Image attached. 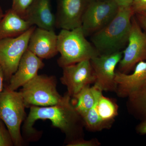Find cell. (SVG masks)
Returning a JSON list of instances; mask_svg holds the SVG:
<instances>
[{"label": "cell", "instance_id": "e0dca14e", "mask_svg": "<svg viewBox=\"0 0 146 146\" xmlns=\"http://www.w3.org/2000/svg\"><path fill=\"white\" fill-rule=\"evenodd\" d=\"M86 86L74 96L72 102L77 112L82 118L96 104L98 97L103 91L96 85Z\"/></svg>", "mask_w": 146, "mask_h": 146}, {"label": "cell", "instance_id": "83f0119b", "mask_svg": "<svg viewBox=\"0 0 146 146\" xmlns=\"http://www.w3.org/2000/svg\"><path fill=\"white\" fill-rule=\"evenodd\" d=\"M5 80L4 74L2 68L0 65V94L2 92L4 89V81Z\"/></svg>", "mask_w": 146, "mask_h": 146}, {"label": "cell", "instance_id": "9a60e30c", "mask_svg": "<svg viewBox=\"0 0 146 146\" xmlns=\"http://www.w3.org/2000/svg\"><path fill=\"white\" fill-rule=\"evenodd\" d=\"M23 18L33 26L55 31V15L52 11L50 0H33Z\"/></svg>", "mask_w": 146, "mask_h": 146}, {"label": "cell", "instance_id": "4fadbf2b", "mask_svg": "<svg viewBox=\"0 0 146 146\" xmlns=\"http://www.w3.org/2000/svg\"><path fill=\"white\" fill-rule=\"evenodd\" d=\"M58 35L55 31L36 27L30 38L28 50L41 59H49L58 53Z\"/></svg>", "mask_w": 146, "mask_h": 146}, {"label": "cell", "instance_id": "6da1fadb", "mask_svg": "<svg viewBox=\"0 0 146 146\" xmlns=\"http://www.w3.org/2000/svg\"><path fill=\"white\" fill-rule=\"evenodd\" d=\"M64 101L59 104L46 106H33L23 126L24 139L35 141L39 138V132L33 127L38 120H49L52 126L60 129L66 136V144L83 138V120L77 112L72 102V97L66 93Z\"/></svg>", "mask_w": 146, "mask_h": 146}, {"label": "cell", "instance_id": "5bb4252c", "mask_svg": "<svg viewBox=\"0 0 146 146\" xmlns=\"http://www.w3.org/2000/svg\"><path fill=\"white\" fill-rule=\"evenodd\" d=\"M42 59L29 50L22 56L18 69L11 76L7 86L13 91H16L38 75L39 70L44 66Z\"/></svg>", "mask_w": 146, "mask_h": 146}, {"label": "cell", "instance_id": "cb8c5ba5", "mask_svg": "<svg viewBox=\"0 0 146 146\" xmlns=\"http://www.w3.org/2000/svg\"><path fill=\"white\" fill-rule=\"evenodd\" d=\"M131 7L135 15H146V0H133Z\"/></svg>", "mask_w": 146, "mask_h": 146}, {"label": "cell", "instance_id": "8992f818", "mask_svg": "<svg viewBox=\"0 0 146 146\" xmlns=\"http://www.w3.org/2000/svg\"><path fill=\"white\" fill-rule=\"evenodd\" d=\"M36 27L33 26L16 37L0 40V65L3 71L5 80L7 82L17 70L21 58L27 50L30 38Z\"/></svg>", "mask_w": 146, "mask_h": 146}, {"label": "cell", "instance_id": "f546056e", "mask_svg": "<svg viewBox=\"0 0 146 146\" xmlns=\"http://www.w3.org/2000/svg\"><path fill=\"white\" fill-rule=\"evenodd\" d=\"M101 1H105V0H101Z\"/></svg>", "mask_w": 146, "mask_h": 146}, {"label": "cell", "instance_id": "484cf974", "mask_svg": "<svg viewBox=\"0 0 146 146\" xmlns=\"http://www.w3.org/2000/svg\"><path fill=\"white\" fill-rule=\"evenodd\" d=\"M135 16L140 25L146 30V15L137 14H135Z\"/></svg>", "mask_w": 146, "mask_h": 146}, {"label": "cell", "instance_id": "3957f363", "mask_svg": "<svg viewBox=\"0 0 146 146\" xmlns=\"http://www.w3.org/2000/svg\"><path fill=\"white\" fill-rule=\"evenodd\" d=\"M82 27L72 30L61 29L58 35V50L60 56L58 65L63 68L99 55L86 39Z\"/></svg>", "mask_w": 146, "mask_h": 146}, {"label": "cell", "instance_id": "277c9868", "mask_svg": "<svg viewBox=\"0 0 146 146\" xmlns=\"http://www.w3.org/2000/svg\"><path fill=\"white\" fill-rule=\"evenodd\" d=\"M26 108L21 93L5 86L0 94V119L9 131L14 146L25 144L21 129L22 123L27 117Z\"/></svg>", "mask_w": 146, "mask_h": 146}, {"label": "cell", "instance_id": "d6986e66", "mask_svg": "<svg viewBox=\"0 0 146 146\" xmlns=\"http://www.w3.org/2000/svg\"><path fill=\"white\" fill-rule=\"evenodd\" d=\"M127 106L129 112L137 119H146V87L127 98Z\"/></svg>", "mask_w": 146, "mask_h": 146}, {"label": "cell", "instance_id": "52a82bcc", "mask_svg": "<svg viewBox=\"0 0 146 146\" xmlns=\"http://www.w3.org/2000/svg\"><path fill=\"white\" fill-rule=\"evenodd\" d=\"M146 60V30L140 25L135 15L131 18L128 41L123 51V56L118 64V71L129 74L137 63Z\"/></svg>", "mask_w": 146, "mask_h": 146}, {"label": "cell", "instance_id": "ac0fdd59", "mask_svg": "<svg viewBox=\"0 0 146 146\" xmlns=\"http://www.w3.org/2000/svg\"><path fill=\"white\" fill-rule=\"evenodd\" d=\"M96 107L100 118L111 127L118 115L119 106L117 103L114 100L104 96L102 93L97 99Z\"/></svg>", "mask_w": 146, "mask_h": 146}, {"label": "cell", "instance_id": "44dd1931", "mask_svg": "<svg viewBox=\"0 0 146 146\" xmlns=\"http://www.w3.org/2000/svg\"><path fill=\"white\" fill-rule=\"evenodd\" d=\"M14 146L9 131L4 123L0 119V146Z\"/></svg>", "mask_w": 146, "mask_h": 146}, {"label": "cell", "instance_id": "9c48e42d", "mask_svg": "<svg viewBox=\"0 0 146 146\" xmlns=\"http://www.w3.org/2000/svg\"><path fill=\"white\" fill-rule=\"evenodd\" d=\"M123 56V51L99 55L90 60L95 75L94 84L103 91L116 92V68Z\"/></svg>", "mask_w": 146, "mask_h": 146}, {"label": "cell", "instance_id": "ba28073f", "mask_svg": "<svg viewBox=\"0 0 146 146\" xmlns=\"http://www.w3.org/2000/svg\"><path fill=\"white\" fill-rule=\"evenodd\" d=\"M119 8L115 0H91L82 18L81 27L85 36H91L107 25Z\"/></svg>", "mask_w": 146, "mask_h": 146}, {"label": "cell", "instance_id": "f1b7e54d", "mask_svg": "<svg viewBox=\"0 0 146 146\" xmlns=\"http://www.w3.org/2000/svg\"><path fill=\"white\" fill-rule=\"evenodd\" d=\"M4 15V13L3 12L2 9L0 6V21L1 20L2 18L3 17Z\"/></svg>", "mask_w": 146, "mask_h": 146}, {"label": "cell", "instance_id": "7c38bea8", "mask_svg": "<svg viewBox=\"0 0 146 146\" xmlns=\"http://www.w3.org/2000/svg\"><path fill=\"white\" fill-rule=\"evenodd\" d=\"M133 71L127 74L116 71L115 93L119 98H128L146 87V60L137 63Z\"/></svg>", "mask_w": 146, "mask_h": 146}, {"label": "cell", "instance_id": "8fae6325", "mask_svg": "<svg viewBox=\"0 0 146 146\" xmlns=\"http://www.w3.org/2000/svg\"><path fill=\"white\" fill-rule=\"evenodd\" d=\"M91 0H56V28L72 30L82 26V18Z\"/></svg>", "mask_w": 146, "mask_h": 146}, {"label": "cell", "instance_id": "30bf717a", "mask_svg": "<svg viewBox=\"0 0 146 146\" xmlns=\"http://www.w3.org/2000/svg\"><path fill=\"white\" fill-rule=\"evenodd\" d=\"M61 83L67 87L68 94L73 97L82 89L95 83V75L90 60H83L63 67Z\"/></svg>", "mask_w": 146, "mask_h": 146}, {"label": "cell", "instance_id": "7a4b0ae2", "mask_svg": "<svg viewBox=\"0 0 146 146\" xmlns=\"http://www.w3.org/2000/svg\"><path fill=\"white\" fill-rule=\"evenodd\" d=\"M134 15L131 6L119 7L112 21L90 36L91 44L99 54H110L123 50L127 44L131 18Z\"/></svg>", "mask_w": 146, "mask_h": 146}, {"label": "cell", "instance_id": "603a6c76", "mask_svg": "<svg viewBox=\"0 0 146 146\" xmlns=\"http://www.w3.org/2000/svg\"><path fill=\"white\" fill-rule=\"evenodd\" d=\"M66 145L67 146H98L100 145L101 143L96 138L86 140L82 138L71 141Z\"/></svg>", "mask_w": 146, "mask_h": 146}, {"label": "cell", "instance_id": "4316f807", "mask_svg": "<svg viewBox=\"0 0 146 146\" xmlns=\"http://www.w3.org/2000/svg\"><path fill=\"white\" fill-rule=\"evenodd\" d=\"M119 7L131 6L133 0H115Z\"/></svg>", "mask_w": 146, "mask_h": 146}, {"label": "cell", "instance_id": "2e32d148", "mask_svg": "<svg viewBox=\"0 0 146 146\" xmlns=\"http://www.w3.org/2000/svg\"><path fill=\"white\" fill-rule=\"evenodd\" d=\"M33 25L11 8L0 21V40L23 34Z\"/></svg>", "mask_w": 146, "mask_h": 146}, {"label": "cell", "instance_id": "7402d4cb", "mask_svg": "<svg viewBox=\"0 0 146 146\" xmlns=\"http://www.w3.org/2000/svg\"><path fill=\"white\" fill-rule=\"evenodd\" d=\"M33 1V0H13L11 8L23 18Z\"/></svg>", "mask_w": 146, "mask_h": 146}, {"label": "cell", "instance_id": "ffe728a7", "mask_svg": "<svg viewBox=\"0 0 146 146\" xmlns=\"http://www.w3.org/2000/svg\"><path fill=\"white\" fill-rule=\"evenodd\" d=\"M82 119L84 126L91 131H100L111 127L100 118L97 113L96 104L94 107L82 117Z\"/></svg>", "mask_w": 146, "mask_h": 146}, {"label": "cell", "instance_id": "5b68a950", "mask_svg": "<svg viewBox=\"0 0 146 146\" xmlns=\"http://www.w3.org/2000/svg\"><path fill=\"white\" fill-rule=\"evenodd\" d=\"M54 76L37 75L22 86L21 93L26 107H46L59 104L64 101L66 95H60L56 89Z\"/></svg>", "mask_w": 146, "mask_h": 146}, {"label": "cell", "instance_id": "d4e9b609", "mask_svg": "<svg viewBox=\"0 0 146 146\" xmlns=\"http://www.w3.org/2000/svg\"><path fill=\"white\" fill-rule=\"evenodd\" d=\"M136 132L141 135L146 134V119L141 121V122L136 126Z\"/></svg>", "mask_w": 146, "mask_h": 146}]
</instances>
